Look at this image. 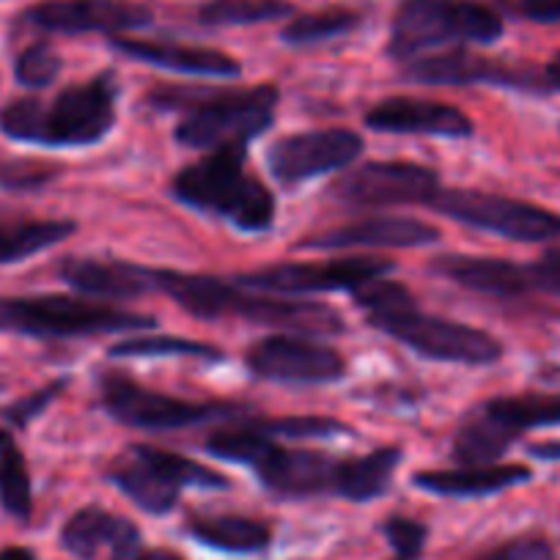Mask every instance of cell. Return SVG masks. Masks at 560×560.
<instances>
[{"label": "cell", "instance_id": "cell-1", "mask_svg": "<svg viewBox=\"0 0 560 560\" xmlns=\"http://www.w3.org/2000/svg\"><path fill=\"white\" fill-rule=\"evenodd\" d=\"M352 294L354 303L369 316L371 327L387 332L423 358L462 365H489L503 358V343L498 338L462 322L423 314L401 283L374 278Z\"/></svg>", "mask_w": 560, "mask_h": 560}, {"label": "cell", "instance_id": "cell-2", "mask_svg": "<svg viewBox=\"0 0 560 560\" xmlns=\"http://www.w3.org/2000/svg\"><path fill=\"white\" fill-rule=\"evenodd\" d=\"M116 124L113 74L63 89L56 100H14L0 107V132L18 143L74 149L94 147Z\"/></svg>", "mask_w": 560, "mask_h": 560}, {"label": "cell", "instance_id": "cell-3", "mask_svg": "<svg viewBox=\"0 0 560 560\" xmlns=\"http://www.w3.org/2000/svg\"><path fill=\"white\" fill-rule=\"evenodd\" d=\"M176 201L229 220L240 231L258 234L275 220V196L258 176L247 174L245 149H218L176 174Z\"/></svg>", "mask_w": 560, "mask_h": 560}, {"label": "cell", "instance_id": "cell-4", "mask_svg": "<svg viewBox=\"0 0 560 560\" xmlns=\"http://www.w3.org/2000/svg\"><path fill=\"white\" fill-rule=\"evenodd\" d=\"M187 102L176 140L187 149H245L253 138L264 132L275 118L278 89L256 85V89H185Z\"/></svg>", "mask_w": 560, "mask_h": 560}, {"label": "cell", "instance_id": "cell-5", "mask_svg": "<svg viewBox=\"0 0 560 560\" xmlns=\"http://www.w3.org/2000/svg\"><path fill=\"white\" fill-rule=\"evenodd\" d=\"M503 36V20L476 0H404L393 18L387 52L409 61L445 42L492 45Z\"/></svg>", "mask_w": 560, "mask_h": 560}, {"label": "cell", "instance_id": "cell-6", "mask_svg": "<svg viewBox=\"0 0 560 560\" xmlns=\"http://www.w3.org/2000/svg\"><path fill=\"white\" fill-rule=\"evenodd\" d=\"M107 481L149 514H168L185 489H225L229 481L201 462L154 445H132L107 467Z\"/></svg>", "mask_w": 560, "mask_h": 560}, {"label": "cell", "instance_id": "cell-7", "mask_svg": "<svg viewBox=\"0 0 560 560\" xmlns=\"http://www.w3.org/2000/svg\"><path fill=\"white\" fill-rule=\"evenodd\" d=\"M544 427H560V396L525 393L489 398L462 420L454 456L459 465H494L522 432Z\"/></svg>", "mask_w": 560, "mask_h": 560}, {"label": "cell", "instance_id": "cell-8", "mask_svg": "<svg viewBox=\"0 0 560 560\" xmlns=\"http://www.w3.org/2000/svg\"><path fill=\"white\" fill-rule=\"evenodd\" d=\"M152 316L91 303V300L61 298H18L0 300V332H23L36 338H78L96 332H121L152 327Z\"/></svg>", "mask_w": 560, "mask_h": 560}, {"label": "cell", "instance_id": "cell-9", "mask_svg": "<svg viewBox=\"0 0 560 560\" xmlns=\"http://www.w3.org/2000/svg\"><path fill=\"white\" fill-rule=\"evenodd\" d=\"M432 207L445 218L514 242H549L560 236V214L520 198L481 190H440Z\"/></svg>", "mask_w": 560, "mask_h": 560}, {"label": "cell", "instance_id": "cell-10", "mask_svg": "<svg viewBox=\"0 0 560 560\" xmlns=\"http://www.w3.org/2000/svg\"><path fill=\"white\" fill-rule=\"evenodd\" d=\"M102 401L107 412L124 427L147 429V432H171V429H187L207 423L214 418H231L234 407L220 401H185V398L165 396V393L147 390L143 385L127 374L102 376Z\"/></svg>", "mask_w": 560, "mask_h": 560}, {"label": "cell", "instance_id": "cell-11", "mask_svg": "<svg viewBox=\"0 0 560 560\" xmlns=\"http://www.w3.org/2000/svg\"><path fill=\"white\" fill-rule=\"evenodd\" d=\"M396 264L380 256H349L319 264H272L242 275L240 287L269 294H316L354 292L369 280L393 272Z\"/></svg>", "mask_w": 560, "mask_h": 560}, {"label": "cell", "instance_id": "cell-12", "mask_svg": "<svg viewBox=\"0 0 560 560\" xmlns=\"http://www.w3.org/2000/svg\"><path fill=\"white\" fill-rule=\"evenodd\" d=\"M247 369L256 376L283 385H330L343 380L347 363L332 347L303 336H269L253 343L245 354Z\"/></svg>", "mask_w": 560, "mask_h": 560}, {"label": "cell", "instance_id": "cell-13", "mask_svg": "<svg viewBox=\"0 0 560 560\" xmlns=\"http://www.w3.org/2000/svg\"><path fill=\"white\" fill-rule=\"evenodd\" d=\"M363 152V138L352 129H314L275 140L267 165L280 185H300L330 171L347 168Z\"/></svg>", "mask_w": 560, "mask_h": 560}, {"label": "cell", "instance_id": "cell-14", "mask_svg": "<svg viewBox=\"0 0 560 560\" xmlns=\"http://www.w3.org/2000/svg\"><path fill=\"white\" fill-rule=\"evenodd\" d=\"M341 462L332 456L319 454V451H300L283 448L267 438V443L258 448L253 462V472L258 481L278 498L300 500V498H319V494H338V481H341Z\"/></svg>", "mask_w": 560, "mask_h": 560}, {"label": "cell", "instance_id": "cell-15", "mask_svg": "<svg viewBox=\"0 0 560 560\" xmlns=\"http://www.w3.org/2000/svg\"><path fill=\"white\" fill-rule=\"evenodd\" d=\"M341 201L354 207H390V203H432L440 179L432 168L407 160L369 163L341 176L332 185Z\"/></svg>", "mask_w": 560, "mask_h": 560}, {"label": "cell", "instance_id": "cell-16", "mask_svg": "<svg viewBox=\"0 0 560 560\" xmlns=\"http://www.w3.org/2000/svg\"><path fill=\"white\" fill-rule=\"evenodd\" d=\"M152 9L132 0H42L23 14L34 28L50 34H124L147 28Z\"/></svg>", "mask_w": 560, "mask_h": 560}, {"label": "cell", "instance_id": "cell-17", "mask_svg": "<svg viewBox=\"0 0 560 560\" xmlns=\"http://www.w3.org/2000/svg\"><path fill=\"white\" fill-rule=\"evenodd\" d=\"M223 316H240L253 325L280 327L300 336H341L343 319L330 305L314 303V300H287L269 298V294L245 292V287H231L225 283V292L220 298L218 319Z\"/></svg>", "mask_w": 560, "mask_h": 560}, {"label": "cell", "instance_id": "cell-18", "mask_svg": "<svg viewBox=\"0 0 560 560\" xmlns=\"http://www.w3.org/2000/svg\"><path fill=\"white\" fill-rule=\"evenodd\" d=\"M407 78L427 85H514V89H544V72L514 69L494 58L476 56L470 50H448L440 56L420 58L407 67Z\"/></svg>", "mask_w": 560, "mask_h": 560}, {"label": "cell", "instance_id": "cell-19", "mask_svg": "<svg viewBox=\"0 0 560 560\" xmlns=\"http://www.w3.org/2000/svg\"><path fill=\"white\" fill-rule=\"evenodd\" d=\"M61 544L78 560H138L140 530L113 511L89 505L69 516Z\"/></svg>", "mask_w": 560, "mask_h": 560}, {"label": "cell", "instance_id": "cell-20", "mask_svg": "<svg viewBox=\"0 0 560 560\" xmlns=\"http://www.w3.org/2000/svg\"><path fill=\"white\" fill-rule=\"evenodd\" d=\"M365 127L396 135H438V138H470L472 121L454 105L415 96H390L365 113Z\"/></svg>", "mask_w": 560, "mask_h": 560}, {"label": "cell", "instance_id": "cell-21", "mask_svg": "<svg viewBox=\"0 0 560 560\" xmlns=\"http://www.w3.org/2000/svg\"><path fill=\"white\" fill-rule=\"evenodd\" d=\"M440 240V231L412 218H371L341 225L314 240L300 242V250H343V247H423Z\"/></svg>", "mask_w": 560, "mask_h": 560}, {"label": "cell", "instance_id": "cell-22", "mask_svg": "<svg viewBox=\"0 0 560 560\" xmlns=\"http://www.w3.org/2000/svg\"><path fill=\"white\" fill-rule=\"evenodd\" d=\"M110 45L124 56L135 61L152 63V67L171 69L179 74H196V78H240L242 63L225 52L212 47H190L176 45V42H154V39H121L113 36Z\"/></svg>", "mask_w": 560, "mask_h": 560}, {"label": "cell", "instance_id": "cell-23", "mask_svg": "<svg viewBox=\"0 0 560 560\" xmlns=\"http://www.w3.org/2000/svg\"><path fill=\"white\" fill-rule=\"evenodd\" d=\"M61 278L85 298L100 300H135L152 289L147 267L107 258H67L61 264Z\"/></svg>", "mask_w": 560, "mask_h": 560}, {"label": "cell", "instance_id": "cell-24", "mask_svg": "<svg viewBox=\"0 0 560 560\" xmlns=\"http://www.w3.org/2000/svg\"><path fill=\"white\" fill-rule=\"evenodd\" d=\"M440 275L489 298H520L530 292V272L514 261L492 256H443L434 264Z\"/></svg>", "mask_w": 560, "mask_h": 560}, {"label": "cell", "instance_id": "cell-25", "mask_svg": "<svg viewBox=\"0 0 560 560\" xmlns=\"http://www.w3.org/2000/svg\"><path fill=\"white\" fill-rule=\"evenodd\" d=\"M530 476L525 465H462L456 470L418 472L415 487L440 498H483L530 481Z\"/></svg>", "mask_w": 560, "mask_h": 560}, {"label": "cell", "instance_id": "cell-26", "mask_svg": "<svg viewBox=\"0 0 560 560\" xmlns=\"http://www.w3.org/2000/svg\"><path fill=\"white\" fill-rule=\"evenodd\" d=\"M187 533L207 547L234 555L264 552L272 541L267 522L240 514H192Z\"/></svg>", "mask_w": 560, "mask_h": 560}, {"label": "cell", "instance_id": "cell-27", "mask_svg": "<svg viewBox=\"0 0 560 560\" xmlns=\"http://www.w3.org/2000/svg\"><path fill=\"white\" fill-rule=\"evenodd\" d=\"M401 462L398 448H376L358 459L341 462V481H338V498H347L352 503H365L387 492Z\"/></svg>", "mask_w": 560, "mask_h": 560}, {"label": "cell", "instance_id": "cell-28", "mask_svg": "<svg viewBox=\"0 0 560 560\" xmlns=\"http://www.w3.org/2000/svg\"><path fill=\"white\" fill-rule=\"evenodd\" d=\"M74 231L67 220H20V223H0V264L23 261L47 247L58 245Z\"/></svg>", "mask_w": 560, "mask_h": 560}, {"label": "cell", "instance_id": "cell-29", "mask_svg": "<svg viewBox=\"0 0 560 560\" xmlns=\"http://www.w3.org/2000/svg\"><path fill=\"white\" fill-rule=\"evenodd\" d=\"M0 505L18 520H28L34 509L28 465L18 440L7 429H0Z\"/></svg>", "mask_w": 560, "mask_h": 560}, {"label": "cell", "instance_id": "cell-30", "mask_svg": "<svg viewBox=\"0 0 560 560\" xmlns=\"http://www.w3.org/2000/svg\"><path fill=\"white\" fill-rule=\"evenodd\" d=\"M289 14H292L289 0H209L198 12V20L212 28H229V25L269 23Z\"/></svg>", "mask_w": 560, "mask_h": 560}, {"label": "cell", "instance_id": "cell-31", "mask_svg": "<svg viewBox=\"0 0 560 560\" xmlns=\"http://www.w3.org/2000/svg\"><path fill=\"white\" fill-rule=\"evenodd\" d=\"M360 25V14L349 9H325V12L303 14L283 28V42L289 45H316V42L336 39Z\"/></svg>", "mask_w": 560, "mask_h": 560}, {"label": "cell", "instance_id": "cell-32", "mask_svg": "<svg viewBox=\"0 0 560 560\" xmlns=\"http://www.w3.org/2000/svg\"><path fill=\"white\" fill-rule=\"evenodd\" d=\"M110 358H198L223 360V352L212 343L187 341V338H129V341L110 347Z\"/></svg>", "mask_w": 560, "mask_h": 560}, {"label": "cell", "instance_id": "cell-33", "mask_svg": "<svg viewBox=\"0 0 560 560\" xmlns=\"http://www.w3.org/2000/svg\"><path fill=\"white\" fill-rule=\"evenodd\" d=\"M58 72H61V58L45 42L25 47L20 52L18 63H14V74L28 89H45V85H50L58 78Z\"/></svg>", "mask_w": 560, "mask_h": 560}, {"label": "cell", "instance_id": "cell-34", "mask_svg": "<svg viewBox=\"0 0 560 560\" xmlns=\"http://www.w3.org/2000/svg\"><path fill=\"white\" fill-rule=\"evenodd\" d=\"M58 174H61L58 165L50 163H36V160H3V163H0V187L12 192L39 190V187L50 185Z\"/></svg>", "mask_w": 560, "mask_h": 560}, {"label": "cell", "instance_id": "cell-35", "mask_svg": "<svg viewBox=\"0 0 560 560\" xmlns=\"http://www.w3.org/2000/svg\"><path fill=\"white\" fill-rule=\"evenodd\" d=\"M258 427L275 438V434H283V438H336V434L349 432L343 423L332 418H280V420H256Z\"/></svg>", "mask_w": 560, "mask_h": 560}, {"label": "cell", "instance_id": "cell-36", "mask_svg": "<svg viewBox=\"0 0 560 560\" xmlns=\"http://www.w3.org/2000/svg\"><path fill=\"white\" fill-rule=\"evenodd\" d=\"M382 530H385L387 541H390V547L396 549V555L401 560H418L429 536L427 525H420V522L409 520V516H390Z\"/></svg>", "mask_w": 560, "mask_h": 560}, {"label": "cell", "instance_id": "cell-37", "mask_svg": "<svg viewBox=\"0 0 560 560\" xmlns=\"http://www.w3.org/2000/svg\"><path fill=\"white\" fill-rule=\"evenodd\" d=\"M476 560H552V547L544 536H516Z\"/></svg>", "mask_w": 560, "mask_h": 560}, {"label": "cell", "instance_id": "cell-38", "mask_svg": "<svg viewBox=\"0 0 560 560\" xmlns=\"http://www.w3.org/2000/svg\"><path fill=\"white\" fill-rule=\"evenodd\" d=\"M530 272V287L538 292L558 294L560 298V250H549L541 261L527 267Z\"/></svg>", "mask_w": 560, "mask_h": 560}, {"label": "cell", "instance_id": "cell-39", "mask_svg": "<svg viewBox=\"0 0 560 560\" xmlns=\"http://www.w3.org/2000/svg\"><path fill=\"white\" fill-rule=\"evenodd\" d=\"M58 387H61V385H50V387H45V390L34 393L31 398H25V401L14 404V407L9 409V418H12L14 423H20V427H25V423H28L34 415H39L42 409H45V404H50L52 398H56Z\"/></svg>", "mask_w": 560, "mask_h": 560}, {"label": "cell", "instance_id": "cell-40", "mask_svg": "<svg viewBox=\"0 0 560 560\" xmlns=\"http://www.w3.org/2000/svg\"><path fill=\"white\" fill-rule=\"evenodd\" d=\"M520 12L533 23H558L560 0H520Z\"/></svg>", "mask_w": 560, "mask_h": 560}, {"label": "cell", "instance_id": "cell-41", "mask_svg": "<svg viewBox=\"0 0 560 560\" xmlns=\"http://www.w3.org/2000/svg\"><path fill=\"white\" fill-rule=\"evenodd\" d=\"M544 89L560 91V52L547 63V69H544Z\"/></svg>", "mask_w": 560, "mask_h": 560}, {"label": "cell", "instance_id": "cell-42", "mask_svg": "<svg viewBox=\"0 0 560 560\" xmlns=\"http://www.w3.org/2000/svg\"><path fill=\"white\" fill-rule=\"evenodd\" d=\"M138 560H185V558L171 552V549H149V552H140Z\"/></svg>", "mask_w": 560, "mask_h": 560}, {"label": "cell", "instance_id": "cell-43", "mask_svg": "<svg viewBox=\"0 0 560 560\" xmlns=\"http://www.w3.org/2000/svg\"><path fill=\"white\" fill-rule=\"evenodd\" d=\"M0 560H36V558L23 547H7V549H0Z\"/></svg>", "mask_w": 560, "mask_h": 560}, {"label": "cell", "instance_id": "cell-44", "mask_svg": "<svg viewBox=\"0 0 560 560\" xmlns=\"http://www.w3.org/2000/svg\"><path fill=\"white\" fill-rule=\"evenodd\" d=\"M530 451L541 456V459H560V445H536Z\"/></svg>", "mask_w": 560, "mask_h": 560}, {"label": "cell", "instance_id": "cell-45", "mask_svg": "<svg viewBox=\"0 0 560 560\" xmlns=\"http://www.w3.org/2000/svg\"><path fill=\"white\" fill-rule=\"evenodd\" d=\"M396 560H401V558H396Z\"/></svg>", "mask_w": 560, "mask_h": 560}]
</instances>
